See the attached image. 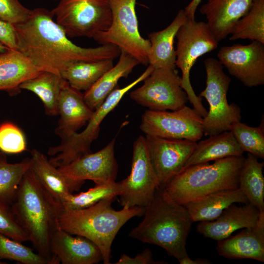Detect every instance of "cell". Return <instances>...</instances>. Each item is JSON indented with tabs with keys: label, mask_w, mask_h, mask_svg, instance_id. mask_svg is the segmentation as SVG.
Masks as SVG:
<instances>
[{
	"label": "cell",
	"mask_w": 264,
	"mask_h": 264,
	"mask_svg": "<svg viewBox=\"0 0 264 264\" xmlns=\"http://www.w3.org/2000/svg\"><path fill=\"white\" fill-rule=\"evenodd\" d=\"M26 150L24 134L15 124L5 122L0 125V150L7 154H19Z\"/></svg>",
	"instance_id": "cell-36"
},
{
	"label": "cell",
	"mask_w": 264,
	"mask_h": 264,
	"mask_svg": "<svg viewBox=\"0 0 264 264\" xmlns=\"http://www.w3.org/2000/svg\"><path fill=\"white\" fill-rule=\"evenodd\" d=\"M202 123L198 111L185 105L175 110H145L140 129L146 135L197 142L203 136Z\"/></svg>",
	"instance_id": "cell-12"
},
{
	"label": "cell",
	"mask_w": 264,
	"mask_h": 264,
	"mask_svg": "<svg viewBox=\"0 0 264 264\" xmlns=\"http://www.w3.org/2000/svg\"><path fill=\"white\" fill-rule=\"evenodd\" d=\"M31 10L19 0H0V19L13 25L25 22Z\"/></svg>",
	"instance_id": "cell-38"
},
{
	"label": "cell",
	"mask_w": 264,
	"mask_h": 264,
	"mask_svg": "<svg viewBox=\"0 0 264 264\" xmlns=\"http://www.w3.org/2000/svg\"><path fill=\"white\" fill-rule=\"evenodd\" d=\"M53 17L51 11L36 8L25 22L14 25L18 50L42 71L61 75L76 61L114 60L119 56L120 49L113 45L86 48L73 44Z\"/></svg>",
	"instance_id": "cell-1"
},
{
	"label": "cell",
	"mask_w": 264,
	"mask_h": 264,
	"mask_svg": "<svg viewBox=\"0 0 264 264\" xmlns=\"http://www.w3.org/2000/svg\"><path fill=\"white\" fill-rule=\"evenodd\" d=\"M11 206L37 252L53 264H60L51 252L50 242L59 228L62 205L43 187L30 168L24 175Z\"/></svg>",
	"instance_id": "cell-2"
},
{
	"label": "cell",
	"mask_w": 264,
	"mask_h": 264,
	"mask_svg": "<svg viewBox=\"0 0 264 264\" xmlns=\"http://www.w3.org/2000/svg\"><path fill=\"white\" fill-rule=\"evenodd\" d=\"M115 138L95 153L85 154L69 164L58 167L60 172L72 178L95 184L115 181L118 166L114 156Z\"/></svg>",
	"instance_id": "cell-16"
},
{
	"label": "cell",
	"mask_w": 264,
	"mask_h": 264,
	"mask_svg": "<svg viewBox=\"0 0 264 264\" xmlns=\"http://www.w3.org/2000/svg\"><path fill=\"white\" fill-rule=\"evenodd\" d=\"M31 165L30 157L18 163H9L5 153L0 152V202L12 205L22 180Z\"/></svg>",
	"instance_id": "cell-31"
},
{
	"label": "cell",
	"mask_w": 264,
	"mask_h": 264,
	"mask_svg": "<svg viewBox=\"0 0 264 264\" xmlns=\"http://www.w3.org/2000/svg\"><path fill=\"white\" fill-rule=\"evenodd\" d=\"M0 42L8 49L18 50L14 25L0 19Z\"/></svg>",
	"instance_id": "cell-40"
},
{
	"label": "cell",
	"mask_w": 264,
	"mask_h": 264,
	"mask_svg": "<svg viewBox=\"0 0 264 264\" xmlns=\"http://www.w3.org/2000/svg\"><path fill=\"white\" fill-rule=\"evenodd\" d=\"M9 49L5 45L0 42V53L4 52Z\"/></svg>",
	"instance_id": "cell-43"
},
{
	"label": "cell",
	"mask_w": 264,
	"mask_h": 264,
	"mask_svg": "<svg viewBox=\"0 0 264 264\" xmlns=\"http://www.w3.org/2000/svg\"><path fill=\"white\" fill-rule=\"evenodd\" d=\"M217 57L229 73L245 86L252 88L264 84V44L252 41L247 45L223 46Z\"/></svg>",
	"instance_id": "cell-15"
},
{
	"label": "cell",
	"mask_w": 264,
	"mask_h": 264,
	"mask_svg": "<svg viewBox=\"0 0 264 264\" xmlns=\"http://www.w3.org/2000/svg\"><path fill=\"white\" fill-rule=\"evenodd\" d=\"M122 191L120 182L95 184L94 187L86 192L69 195L62 203V208L65 210L84 209L104 198L119 196Z\"/></svg>",
	"instance_id": "cell-33"
},
{
	"label": "cell",
	"mask_w": 264,
	"mask_h": 264,
	"mask_svg": "<svg viewBox=\"0 0 264 264\" xmlns=\"http://www.w3.org/2000/svg\"><path fill=\"white\" fill-rule=\"evenodd\" d=\"M261 212L249 203L240 206L234 203L215 220L199 222L197 231L205 238L219 241L239 229L254 226Z\"/></svg>",
	"instance_id": "cell-17"
},
{
	"label": "cell",
	"mask_w": 264,
	"mask_h": 264,
	"mask_svg": "<svg viewBox=\"0 0 264 264\" xmlns=\"http://www.w3.org/2000/svg\"><path fill=\"white\" fill-rule=\"evenodd\" d=\"M229 39H249L264 44V0H254L247 12L236 23Z\"/></svg>",
	"instance_id": "cell-32"
},
{
	"label": "cell",
	"mask_w": 264,
	"mask_h": 264,
	"mask_svg": "<svg viewBox=\"0 0 264 264\" xmlns=\"http://www.w3.org/2000/svg\"><path fill=\"white\" fill-rule=\"evenodd\" d=\"M187 19L184 9L179 10L172 22L164 29L148 35L150 47L149 65L154 68H176L174 44L177 32Z\"/></svg>",
	"instance_id": "cell-23"
},
{
	"label": "cell",
	"mask_w": 264,
	"mask_h": 264,
	"mask_svg": "<svg viewBox=\"0 0 264 264\" xmlns=\"http://www.w3.org/2000/svg\"><path fill=\"white\" fill-rule=\"evenodd\" d=\"M51 12L68 37L93 38L112 21L109 0H60Z\"/></svg>",
	"instance_id": "cell-10"
},
{
	"label": "cell",
	"mask_w": 264,
	"mask_h": 264,
	"mask_svg": "<svg viewBox=\"0 0 264 264\" xmlns=\"http://www.w3.org/2000/svg\"><path fill=\"white\" fill-rule=\"evenodd\" d=\"M30 169L43 187L61 205L70 195L79 190L85 181L69 177L53 165L36 149L31 151Z\"/></svg>",
	"instance_id": "cell-22"
},
{
	"label": "cell",
	"mask_w": 264,
	"mask_h": 264,
	"mask_svg": "<svg viewBox=\"0 0 264 264\" xmlns=\"http://www.w3.org/2000/svg\"><path fill=\"white\" fill-rule=\"evenodd\" d=\"M53 256L62 264H96L103 260L97 246L89 240L59 228L50 242Z\"/></svg>",
	"instance_id": "cell-19"
},
{
	"label": "cell",
	"mask_w": 264,
	"mask_h": 264,
	"mask_svg": "<svg viewBox=\"0 0 264 264\" xmlns=\"http://www.w3.org/2000/svg\"><path fill=\"white\" fill-rule=\"evenodd\" d=\"M163 261H155L153 257L152 251L145 249L141 253L134 257H131L126 254H123L116 264H166Z\"/></svg>",
	"instance_id": "cell-39"
},
{
	"label": "cell",
	"mask_w": 264,
	"mask_h": 264,
	"mask_svg": "<svg viewBox=\"0 0 264 264\" xmlns=\"http://www.w3.org/2000/svg\"><path fill=\"white\" fill-rule=\"evenodd\" d=\"M109 2L112 14L111 24L93 39L101 45H115L134 57L139 64L149 65L150 43L139 31L136 0H109Z\"/></svg>",
	"instance_id": "cell-9"
},
{
	"label": "cell",
	"mask_w": 264,
	"mask_h": 264,
	"mask_svg": "<svg viewBox=\"0 0 264 264\" xmlns=\"http://www.w3.org/2000/svg\"><path fill=\"white\" fill-rule=\"evenodd\" d=\"M143 215L130 232V237L158 245L178 260L188 255L186 241L193 222L184 205L172 200L160 187L145 207Z\"/></svg>",
	"instance_id": "cell-3"
},
{
	"label": "cell",
	"mask_w": 264,
	"mask_h": 264,
	"mask_svg": "<svg viewBox=\"0 0 264 264\" xmlns=\"http://www.w3.org/2000/svg\"><path fill=\"white\" fill-rule=\"evenodd\" d=\"M180 264H210L211 262L207 259L196 258L194 260L190 258L188 255L178 260Z\"/></svg>",
	"instance_id": "cell-42"
},
{
	"label": "cell",
	"mask_w": 264,
	"mask_h": 264,
	"mask_svg": "<svg viewBox=\"0 0 264 264\" xmlns=\"http://www.w3.org/2000/svg\"><path fill=\"white\" fill-rule=\"evenodd\" d=\"M42 71L18 50L0 53V90L16 92L20 85Z\"/></svg>",
	"instance_id": "cell-25"
},
{
	"label": "cell",
	"mask_w": 264,
	"mask_h": 264,
	"mask_svg": "<svg viewBox=\"0 0 264 264\" xmlns=\"http://www.w3.org/2000/svg\"><path fill=\"white\" fill-rule=\"evenodd\" d=\"M150 160L158 187H163L179 173L194 151L197 142L146 135Z\"/></svg>",
	"instance_id": "cell-14"
},
{
	"label": "cell",
	"mask_w": 264,
	"mask_h": 264,
	"mask_svg": "<svg viewBox=\"0 0 264 264\" xmlns=\"http://www.w3.org/2000/svg\"><path fill=\"white\" fill-rule=\"evenodd\" d=\"M216 249L220 256L227 259L264 262V211L254 226L218 241Z\"/></svg>",
	"instance_id": "cell-18"
},
{
	"label": "cell",
	"mask_w": 264,
	"mask_h": 264,
	"mask_svg": "<svg viewBox=\"0 0 264 264\" xmlns=\"http://www.w3.org/2000/svg\"><path fill=\"white\" fill-rule=\"evenodd\" d=\"M204 65L206 87L199 96L204 97L209 106L202 123L203 135L209 136L230 131L234 123L241 121L242 116L238 105L228 103L227 94L231 79L224 73L223 66L212 57L205 59Z\"/></svg>",
	"instance_id": "cell-8"
},
{
	"label": "cell",
	"mask_w": 264,
	"mask_h": 264,
	"mask_svg": "<svg viewBox=\"0 0 264 264\" xmlns=\"http://www.w3.org/2000/svg\"><path fill=\"white\" fill-rule=\"evenodd\" d=\"M243 153L232 132L225 131L197 143L184 168L228 156L242 155Z\"/></svg>",
	"instance_id": "cell-27"
},
{
	"label": "cell",
	"mask_w": 264,
	"mask_h": 264,
	"mask_svg": "<svg viewBox=\"0 0 264 264\" xmlns=\"http://www.w3.org/2000/svg\"><path fill=\"white\" fill-rule=\"evenodd\" d=\"M130 98L153 110H175L185 105L187 95L176 68H154L143 84L132 91Z\"/></svg>",
	"instance_id": "cell-11"
},
{
	"label": "cell",
	"mask_w": 264,
	"mask_h": 264,
	"mask_svg": "<svg viewBox=\"0 0 264 264\" xmlns=\"http://www.w3.org/2000/svg\"><path fill=\"white\" fill-rule=\"evenodd\" d=\"M254 0H207L200 8L206 23L219 43L230 35L237 22L251 7Z\"/></svg>",
	"instance_id": "cell-20"
},
{
	"label": "cell",
	"mask_w": 264,
	"mask_h": 264,
	"mask_svg": "<svg viewBox=\"0 0 264 264\" xmlns=\"http://www.w3.org/2000/svg\"><path fill=\"white\" fill-rule=\"evenodd\" d=\"M241 149L257 158H264V119L260 125L253 127L239 121L234 123L230 130Z\"/></svg>",
	"instance_id": "cell-34"
},
{
	"label": "cell",
	"mask_w": 264,
	"mask_h": 264,
	"mask_svg": "<svg viewBox=\"0 0 264 264\" xmlns=\"http://www.w3.org/2000/svg\"><path fill=\"white\" fill-rule=\"evenodd\" d=\"M120 183L122 191L120 203L122 207H145L158 188L145 137L139 136L134 142L131 173Z\"/></svg>",
	"instance_id": "cell-13"
},
{
	"label": "cell",
	"mask_w": 264,
	"mask_h": 264,
	"mask_svg": "<svg viewBox=\"0 0 264 264\" xmlns=\"http://www.w3.org/2000/svg\"><path fill=\"white\" fill-rule=\"evenodd\" d=\"M9 260L22 264H53L24 245L0 233V261Z\"/></svg>",
	"instance_id": "cell-35"
},
{
	"label": "cell",
	"mask_w": 264,
	"mask_h": 264,
	"mask_svg": "<svg viewBox=\"0 0 264 264\" xmlns=\"http://www.w3.org/2000/svg\"><path fill=\"white\" fill-rule=\"evenodd\" d=\"M5 263H3L2 261H0V264H5Z\"/></svg>",
	"instance_id": "cell-44"
},
{
	"label": "cell",
	"mask_w": 264,
	"mask_h": 264,
	"mask_svg": "<svg viewBox=\"0 0 264 264\" xmlns=\"http://www.w3.org/2000/svg\"><path fill=\"white\" fill-rule=\"evenodd\" d=\"M0 233L21 242L29 238L15 216L11 205L0 202Z\"/></svg>",
	"instance_id": "cell-37"
},
{
	"label": "cell",
	"mask_w": 264,
	"mask_h": 264,
	"mask_svg": "<svg viewBox=\"0 0 264 264\" xmlns=\"http://www.w3.org/2000/svg\"><path fill=\"white\" fill-rule=\"evenodd\" d=\"M264 163L248 153L244 158L239 179V187L249 203L260 211H264Z\"/></svg>",
	"instance_id": "cell-29"
},
{
	"label": "cell",
	"mask_w": 264,
	"mask_h": 264,
	"mask_svg": "<svg viewBox=\"0 0 264 264\" xmlns=\"http://www.w3.org/2000/svg\"><path fill=\"white\" fill-rule=\"evenodd\" d=\"M58 109L60 118L55 133L61 139L77 132L87 124L94 111L86 103L84 94L68 83L61 91Z\"/></svg>",
	"instance_id": "cell-21"
},
{
	"label": "cell",
	"mask_w": 264,
	"mask_h": 264,
	"mask_svg": "<svg viewBox=\"0 0 264 264\" xmlns=\"http://www.w3.org/2000/svg\"><path fill=\"white\" fill-rule=\"evenodd\" d=\"M68 82L61 75L43 71L22 83L19 88L30 91L42 101L45 113L58 115V104L61 91Z\"/></svg>",
	"instance_id": "cell-28"
},
{
	"label": "cell",
	"mask_w": 264,
	"mask_h": 264,
	"mask_svg": "<svg viewBox=\"0 0 264 264\" xmlns=\"http://www.w3.org/2000/svg\"><path fill=\"white\" fill-rule=\"evenodd\" d=\"M115 198H104L88 207L75 210H62L59 228L84 237L100 249L104 264H110L111 245L121 228L131 219L143 215L145 207H123L115 210L111 203Z\"/></svg>",
	"instance_id": "cell-4"
},
{
	"label": "cell",
	"mask_w": 264,
	"mask_h": 264,
	"mask_svg": "<svg viewBox=\"0 0 264 264\" xmlns=\"http://www.w3.org/2000/svg\"><path fill=\"white\" fill-rule=\"evenodd\" d=\"M119 60L115 65L104 73L84 94L88 106L94 110L117 86L119 79L127 77L139 63L126 52L120 50Z\"/></svg>",
	"instance_id": "cell-26"
},
{
	"label": "cell",
	"mask_w": 264,
	"mask_h": 264,
	"mask_svg": "<svg viewBox=\"0 0 264 264\" xmlns=\"http://www.w3.org/2000/svg\"><path fill=\"white\" fill-rule=\"evenodd\" d=\"M153 69V67L149 65L146 69L130 84L122 88L117 86L103 103L94 110L82 132H76L61 139L59 144L48 148L47 154L53 156L49 160L50 162L58 168L66 165L82 156L91 153V144L97 138L100 126L104 119L117 106L124 95L137 84L144 81Z\"/></svg>",
	"instance_id": "cell-6"
},
{
	"label": "cell",
	"mask_w": 264,
	"mask_h": 264,
	"mask_svg": "<svg viewBox=\"0 0 264 264\" xmlns=\"http://www.w3.org/2000/svg\"><path fill=\"white\" fill-rule=\"evenodd\" d=\"M244 158L228 156L212 164L185 167L161 188L167 197L183 205L213 192L238 188Z\"/></svg>",
	"instance_id": "cell-5"
},
{
	"label": "cell",
	"mask_w": 264,
	"mask_h": 264,
	"mask_svg": "<svg viewBox=\"0 0 264 264\" xmlns=\"http://www.w3.org/2000/svg\"><path fill=\"white\" fill-rule=\"evenodd\" d=\"M236 203H249L239 187L210 193L184 206L194 222L215 220L224 210Z\"/></svg>",
	"instance_id": "cell-24"
},
{
	"label": "cell",
	"mask_w": 264,
	"mask_h": 264,
	"mask_svg": "<svg viewBox=\"0 0 264 264\" xmlns=\"http://www.w3.org/2000/svg\"><path fill=\"white\" fill-rule=\"evenodd\" d=\"M113 66L112 59L76 61L63 70L61 75L72 88L86 91Z\"/></svg>",
	"instance_id": "cell-30"
},
{
	"label": "cell",
	"mask_w": 264,
	"mask_h": 264,
	"mask_svg": "<svg viewBox=\"0 0 264 264\" xmlns=\"http://www.w3.org/2000/svg\"><path fill=\"white\" fill-rule=\"evenodd\" d=\"M176 37V66L181 71V87L193 108L203 118L208 111L202 103V98L196 94L192 88L190 73L197 59L216 49L219 43L206 22L188 18L179 28Z\"/></svg>",
	"instance_id": "cell-7"
},
{
	"label": "cell",
	"mask_w": 264,
	"mask_h": 264,
	"mask_svg": "<svg viewBox=\"0 0 264 264\" xmlns=\"http://www.w3.org/2000/svg\"><path fill=\"white\" fill-rule=\"evenodd\" d=\"M202 0H192L184 9L188 19L195 20V13Z\"/></svg>",
	"instance_id": "cell-41"
}]
</instances>
